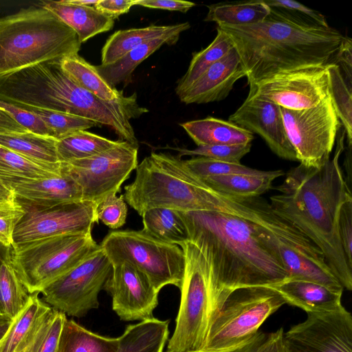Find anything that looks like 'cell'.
Here are the masks:
<instances>
[{
  "label": "cell",
  "mask_w": 352,
  "mask_h": 352,
  "mask_svg": "<svg viewBox=\"0 0 352 352\" xmlns=\"http://www.w3.org/2000/svg\"><path fill=\"white\" fill-rule=\"evenodd\" d=\"M248 94L287 109L315 107L329 96L327 65L306 67L276 74L250 86Z\"/></svg>",
  "instance_id": "4fadbf2b"
},
{
  "label": "cell",
  "mask_w": 352,
  "mask_h": 352,
  "mask_svg": "<svg viewBox=\"0 0 352 352\" xmlns=\"http://www.w3.org/2000/svg\"><path fill=\"white\" fill-rule=\"evenodd\" d=\"M41 6L50 11L77 34L82 44L94 36L110 30L114 19L94 7L79 6L68 3L65 0L42 1Z\"/></svg>",
  "instance_id": "7402d4cb"
},
{
  "label": "cell",
  "mask_w": 352,
  "mask_h": 352,
  "mask_svg": "<svg viewBox=\"0 0 352 352\" xmlns=\"http://www.w3.org/2000/svg\"><path fill=\"white\" fill-rule=\"evenodd\" d=\"M134 6L185 13L194 7L195 3L181 0H134Z\"/></svg>",
  "instance_id": "c3c4849f"
},
{
  "label": "cell",
  "mask_w": 352,
  "mask_h": 352,
  "mask_svg": "<svg viewBox=\"0 0 352 352\" xmlns=\"http://www.w3.org/2000/svg\"><path fill=\"white\" fill-rule=\"evenodd\" d=\"M180 25L153 24L144 28L115 32L108 38L102 49L101 65H109L116 62L133 49L177 29Z\"/></svg>",
  "instance_id": "484cf974"
},
{
  "label": "cell",
  "mask_w": 352,
  "mask_h": 352,
  "mask_svg": "<svg viewBox=\"0 0 352 352\" xmlns=\"http://www.w3.org/2000/svg\"><path fill=\"white\" fill-rule=\"evenodd\" d=\"M38 116L45 123L51 136L57 140L80 131L99 126L97 123L78 116L37 108L23 104H13Z\"/></svg>",
  "instance_id": "f35d334b"
},
{
  "label": "cell",
  "mask_w": 352,
  "mask_h": 352,
  "mask_svg": "<svg viewBox=\"0 0 352 352\" xmlns=\"http://www.w3.org/2000/svg\"><path fill=\"white\" fill-rule=\"evenodd\" d=\"M6 249H7V248H6V247H4V246H3L2 245L0 244V258L3 256V254L5 252ZM0 314H1V311H0Z\"/></svg>",
  "instance_id": "11a10c76"
},
{
  "label": "cell",
  "mask_w": 352,
  "mask_h": 352,
  "mask_svg": "<svg viewBox=\"0 0 352 352\" xmlns=\"http://www.w3.org/2000/svg\"><path fill=\"white\" fill-rule=\"evenodd\" d=\"M61 69L80 87L105 101H114L125 96L122 91L110 86L100 76L95 66L78 54L60 60Z\"/></svg>",
  "instance_id": "4316f807"
},
{
  "label": "cell",
  "mask_w": 352,
  "mask_h": 352,
  "mask_svg": "<svg viewBox=\"0 0 352 352\" xmlns=\"http://www.w3.org/2000/svg\"><path fill=\"white\" fill-rule=\"evenodd\" d=\"M307 314L283 333L285 352H352V316L343 306Z\"/></svg>",
  "instance_id": "5bb4252c"
},
{
  "label": "cell",
  "mask_w": 352,
  "mask_h": 352,
  "mask_svg": "<svg viewBox=\"0 0 352 352\" xmlns=\"http://www.w3.org/2000/svg\"><path fill=\"white\" fill-rule=\"evenodd\" d=\"M30 294L28 303L15 318L0 341V352H26L54 309L38 297Z\"/></svg>",
  "instance_id": "ffe728a7"
},
{
  "label": "cell",
  "mask_w": 352,
  "mask_h": 352,
  "mask_svg": "<svg viewBox=\"0 0 352 352\" xmlns=\"http://www.w3.org/2000/svg\"><path fill=\"white\" fill-rule=\"evenodd\" d=\"M332 63L338 65L344 72V78L351 87L352 41L349 37L344 36Z\"/></svg>",
  "instance_id": "7dc6e473"
},
{
  "label": "cell",
  "mask_w": 352,
  "mask_h": 352,
  "mask_svg": "<svg viewBox=\"0 0 352 352\" xmlns=\"http://www.w3.org/2000/svg\"><path fill=\"white\" fill-rule=\"evenodd\" d=\"M76 33L50 11L30 6L0 18V76L78 54Z\"/></svg>",
  "instance_id": "5b68a950"
},
{
  "label": "cell",
  "mask_w": 352,
  "mask_h": 352,
  "mask_svg": "<svg viewBox=\"0 0 352 352\" xmlns=\"http://www.w3.org/2000/svg\"><path fill=\"white\" fill-rule=\"evenodd\" d=\"M217 36L207 47L192 54L187 72L177 82L175 92L178 96L234 47L230 37L226 32L219 28H217Z\"/></svg>",
  "instance_id": "e575fe53"
},
{
  "label": "cell",
  "mask_w": 352,
  "mask_h": 352,
  "mask_svg": "<svg viewBox=\"0 0 352 352\" xmlns=\"http://www.w3.org/2000/svg\"><path fill=\"white\" fill-rule=\"evenodd\" d=\"M285 304L270 287L236 289L227 296L214 318L204 351L234 347L254 336L266 319Z\"/></svg>",
  "instance_id": "9c48e42d"
},
{
  "label": "cell",
  "mask_w": 352,
  "mask_h": 352,
  "mask_svg": "<svg viewBox=\"0 0 352 352\" xmlns=\"http://www.w3.org/2000/svg\"><path fill=\"white\" fill-rule=\"evenodd\" d=\"M272 287L282 296L285 303L298 307L307 313L330 311L342 306V292L316 283L287 279Z\"/></svg>",
  "instance_id": "44dd1931"
},
{
  "label": "cell",
  "mask_w": 352,
  "mask_h": 352,
  "mask_svg": "<svg viewBox=\"0 0 352 352\" xmlns=\"http://www.w3.org/2000/svg\"><path fill=\"white\" fill-rule=\"evenodd\" d=\"M100 246L112 265L128 261L135 265L157 292L168 285L181 288L185 258L178 245L162 241L142 229L110 232Z\"/></svg>",
  "instance_id": "ba28073f"
},
{
  "label": "cell",
  "mask_w": 352,
  "mask_h": 352,
  "mask_svg": "<svg viewBox=\"0 0 352 352\" xmlns=\"http://www.w3.org/2000/svg\"><path fill=\"white\" fill-rule=\"evenodd\" d=\"M14 319L8 317L6 315L0 314V341L3 339Z\"/></svg>",
  "instance_id": "816d5d0a"
},
{
  "label": "cell",
  "mask_w": 352,
  "mask_h": 352,
  "mask_svg": "<svg viewBox=\"0 0 352 352\" xmlns=\"http://www.w3.org/2000/svg\"><path fill=\"white\" fill-rule=\"evenodd\" d=\"M23 207L16 197L0 201V244L10 248L15 228L25 214Z\"/></svg>",
  "instance_id": "7bdbcfd3"
},
{
  "label": "cell",
  "mask_w": 352,
  "mask_h": 352,
  "mask_svg": "<svg viewBox=\"0 0 352 352\" xmlns=\"http://www.w3.org/2000/svg\"><path fill=\"white\" fill-rule=\"evenodd\" d=\"M118 338L102 336L67 319L56 352H116Z\"/></svg>",
  "instance_id": "4dcf8cb0"
},
{
  "label": "cell",
  "mask_w": 352,
  "mask_h": 352,
  "mask_svg": "<svg viewBox=\"0 0 352 352\" xmlns=\"http://www.w3.org/2000/svg\"><path fill=\"white\" fill-rule=\"evenodd\" d=\"M57 140L30 131L0 134V145L45 165L60 164L56 149Z\"/></svg>",
  "instance_id": "83f0119b"
},
{
  "label": "cell",
  "mask_w": 352,
  "mask_h": 352,
  "mask_svg": "<svg viewBox=\"0 0 352 352\" xmlns=\"http://www.w3.org/2000/svg\"><path fill=\"white\" fill-rule=\"evenodd\" d=\"M61 173L41 179H5L23 208L43 209L83 201L76 181L61 167Z\"/></svg>",
  "instance_id": "ac0fdd59"
},
{
  "label": "cell",
  "mask_w": 352,
  "mask_h": 352,
  "mask_svg": "<svg viewBox=\"0 0 352 352\" xmlns=\"http://www.w3.org/2000/svg\"><path fill=\"white\" fill-rule=\"evenodd\" d=\"M217 28L230 37L249 86L282 72L332 63L344 38L332 27L275 8L260 23Z\"/></svg>",
  "instance_id": "3957f363"
},
{
  "label": "cell",
  "mask_w": 352,
  "mask_h": 352,
  "mask_svg": "<svg viewBox=\"0 0 352 352\" xmlns=\"http://www.w3.org/2000/svg\"><path fill=\"white\" fill-rule=\"evenodd\" d=\"M338 231L347 263L352 267V195L349 196L341 206Z\"/></svg>",
  "instance_id": "f6af8a7d"
},
{
  "label": "cell",
  "mask_w": 352,
  "mask_h": 352,
  "mask_svg": "<svg viewBox=\"0 0 352 352\" xmlns=\"http://www.w3.org/2000/svg\"><path fill=\"white\" fill-rule=\"evenodd\" d=\"M183 162L186 167L199 179L211 176L234 174L261 177L274 176L277 178L285 175L281 170H261L241 164L226 162L200 156L183 160Z\"/></svg>",
  "instance_id": "8d00e7d4"
},
{
  "label": "cell",
  "mask_w": 352,
  "mask_h": 352,
  "mask_svg": "<svg viewBox=\"0 0 352 352\" xmlns=\"http://www.w3.org/2000/svg\"><path fill=\"white\" fill-rule=\"evenodd\" d=\"M103 289L111 296L112 309L120 320L142 321L153 317L159 292L147 276L131 263L113 264Z\"/></svg>",
  "instance_id": "2e32d148"
},
{
  "label": "cell",
  "mask_w": 352,
  "mask_h": 352,
  "mask_svg": "<svg viewBox=\"0 0 352 352\" xmlns=\"http://www.w3.org/2000/svg\"><path fill=\"white\" fill-rule=\"evenodd\" d=\"M99 247L91 232L58 235L12 245L11 260L28 293L40 294Z\"/></svg>",
  "instance_id": "52a82bcc"
},
{
  "label": "cell",
  "mask_w": 352,
  "mask_h": 352,
  "mask_svg": "<svg viewBox=\"0 0 352 352\" xmlns=\"http://www.w3.org/2000/svg\"><path fill=\"white\" fill-rule=\"evenodd\" d=\"M0 195L6 199L14 198L15 196L11 189L4 184L0 177Z\"/></svg>",
  "instance_id": "f5cc1de1"
},
{
  "label": "cell",
  "mask_w": 352,
  "mask_h": 352,
  "mask_svg": "<svg viewBox=\"0 0 352 352\" xmlns=\"http://www.w3.org/2000/svg\"><path fill=\"white\" fill-rule=\"evenodd\" d=\"M5 199H4V198H3V197H2L1 196H0V201H3V200H5ZM6 200H7V199H6Z\"/></svg>",
  "instance_id": "9f6ffc18"
},
{
  "label": "cell",
  "mask_w": 352,
  "mask_h": 352,
  "mask_svg": "<svg viewBox=\"0 0 352 352\" xmlns=\"http://www.w3.org/2000/svg\"><path fill=\"white\" fill-rule=\"evenodd\" d=\"M245 76L240 56L233 47L180 94L179 98L186 104L222 100L228 96L234 83Z\"/></svg>",
  "instance_id": "d6986e66"
},
{
  "label": "cell",
  "mask_w": 352,
  "mask_h": 352,
  "mask_svg": "<svg viewBox=\"0 0 352 352\" xmlns=\"http://www.w3.org/2000/svg\"><path fill=\"white\" fill-rule=\"evenodd\" d=\"M96 204L80 201L50 208H24L25 214L16 225L13 244L48 237L91 232L95 223Z\"/></svg>",
  "instance_id": "9a60e30c"
},
{
  "label": "cell",
  "mask_w": 352,
  "mask_h": 352,
  "mask_svg": "<svg viewBox=\"0 0 352 352\" xmlns=\"http://www.w3.org/2000/svg\"><path fill=\"white\" fill-rule=\"evenodd\" d=\"M66 315L54 309L26 352H56Z\"/></svg>",
  "instance_id": "60d3db41"
},
{
  "label": "cell",
  "mask_w": 352,
  "mask_h": 352,
  "mask_svg": "<svg viewBox=\"0 0 352 352\" xmlns=\"http://www.w3.org/2000/svg\"><path fill=\"white\" fill-rule=\"evenodd\" d=\"M138 145L119 140L99 154L61 163V167L80 186L82 200L97 204L120 191L138 165Z\"/></svg>",
  "instance_id": "7c38bea8"
},
{
  "label": "cell",
  "mask_w": 352,
  "mask_h": 352,
  "mask_svg": "<svg viewBox=\"0 0 352 352\" xmlns=\"http://www.w3.org/2000/svg\"><path fill=\"white\" fill-rule=\"evenodd\" d=\"M169 322L153 317L128 325L118 338L116 352H163L168 338Z\"/></svg>",
  "instance_id": "d4e9b609"
},
{
  "label": "cell",
  "mask_w": 352,
  "mask_h": 352,
  "mask_svg": "<svg viewBox=\"0 0 352 352\" xmlns=\"http://www.w3.org/2000/svg\"><path fill=\"white\" fill-rule=\"evenodd\" d=\"M28 131L17 123L6 111L0 108V134L24 133Z\"/></svg>",
  "instance_id": "f907efd6"
},
{
  "label": "cell",
  "mask_w": 352,
  "mask_h": 352,
  "mask_svg": "<svg viewBox=\"0 0 352 352\" xmlns=\"http://www.w3.org/2000/svg\"><path fill=\"white\" fill-rule=\"evenodd\" d=\"M270 10L263 0L218 3L208 6L204 21L215 22L218 25H248L261 22Z\"/></svg>",
  "instance_id": "f1b7e54d"
},
{
  "label": "cell",
  "mask_w": 352,
  "mask_h": 352,
  "mask_svg": "<svg viewBox=\"0 0 352 352\" xmlns=\"http://www.w3.org/2000/svg\"><path fill=\"white\" fill-rule=\"evenodd\" d=\"M251 146L252 143L198 146L193 149L170 146L167 148L178 151L179 157L184 155L200 156L226 162L241 164V160L250 151Z\"/></svg>",
  "instance_id": "ab89813d"
},
{
  "label": "cell",
  "mask_w": 352,
  "mask_h": 352,
  "mask_svg": "<svg viewBox=\"0 0 352 352\" xmlns=\"http://www.w3.org/2000/svg\"><path fill=\"white\" fill-rule=\"evenodd\" d=\"M263 1L270 8L296 12L320 25L329 26L324 15L299 2L293 0H263Z\"/></svg>",
  "instance_id": "bcb514c9"
},
{
  "label": "cell",
  "mask_w": 352,
  "mask_h": 352,
  "mask_svg": "<svg viewBox=\"0 0 352 352\" xmlns=\"http://www.w3.org/2000/svg\"><path fill=\"white\" fill-rule=\"evenodd\" d=\"M127 212L128 207L123 195L108 196L98 202L96 206L98 221L113 230L124 225Z\"/></svg>",
  "instance_id": "b9f144b4"
},
{
  "label": "cell",
  "mask_w": 352,
  "mask_h": 352,
  "mask_svg": "<svg viewBox=\"0 0 352 352\" xmlns=\"http://www.w3.org/2000/svg\"><path fill=\"white\" fill-rule=\"evenodd\" d=\"M0 108L6 111L17 123L28 131L52 137L43 120L34 113L15 104L0 100Z\"/></svg>",
  "instance_id": "ee69618b"
},
{
  "label": "cell",
  "mask_w": 352,
  "mask_h": 352,
  "mask_svg": "<svg viewBox=\"0 0 352 352\" xmlns=\"http://www.w3.org/2000/svg\"><path fill=\"white\" fill-rule=\"evenodd\" d=\"M133 6L134 0H98L94 8L115 19L128 12Z\"/></svg>",
  "instance_id": "681fc988"
},
{
  "label": "cell",
  "mask_w": 352,
  "mask_h": 352,
  "mask_svg": "<svg viewBox=\"0 0 352 352\" xmlns=\"http://www.w3.org/2000/svg\"><path fill=\"white\" fill-rule=\"evenodd\" d=\"M118 142L85 130L57 140L56 149L60 162L66 163L96 155Z\"/></svg>",
  "instance_id": "836d02e7"
},
{
  "label": "cell",
  "mask_w": 352,
  "mask_h": 352,
  "mask_svg": "<svg viewBox=\"0 0 352 352\" xmlns=\"http://www.w3.org/2000/svg\"><path fill=\"white\" fill-rule=\"evenodd\" d=\"M280 111L300 164L318 168L325 164L330 159L342 126L330 96L309 109L280 107Z\"/></svg>",
  "instance_id": "30bf717a"
},
{
  "label": "cell",
  "mask_w": 352,
  "mask_h": 352,
  "mask_svg": "<svg viewBox=\"0 0 352 352\" xmlns=\"http://www.w3.org/2000/svg\"><path fill=\"white\" fill-rule=\"evenodd\" d=\"M190 27L188 22L182 23L177 29L138 46L116 62L109 65H97L95 67L100 76L113 87L122 82H129L133 72L139 64L162 45L175 44L181 33Z\"/></svg>",
  "instance_id": "603a6c76"
},
{
  "label": "cell",
  "mask_w": 352,
  "mask_h": 352,
  "mask_svg": "<svg viewBox=\"0 0 352 352\" xmlns=\"http://www.w3.org/2000/svg\"><path fill=\"white\" fill-rule=\"evenodd\" d=\"M61 163L45 165L0 145V177L5 179H41L61 173Z\"/></svg>",
  "instance_id": "d590c367"
},
{
  "label": "cell",
  "mask_w": 352,
  "mask_h": 352,
  "mask_svg": "<svg viewBox=\"0 0 352 352\" xmlns=\"http://www.w3.org/2000/svg\"><path fill=\"white\" fill-rule=\"evenodd\" d=\"M276 178L234 174L211 176L200 180L219 193L236 198H253L271 189Z\"/></svg>",
  "instance_id": "d6a6232c"
},
{
  "label": "cell",
  "mask_w": 352,
  "mask_h": 352,
  "mask_svg": "<svg viewBox=\"0 0 352 352\" xmlns=\"http://www.w3.org/2000/svg\"><path fill=\"white\" fill-rule=\"evenodd\" d=\"M143 229L155 237L178 245L189 241L181 212L166 208H153L142 215Z\"/></svg>",
  "instance_id": "1f68e13d"
},
{
  "label": "cell",
  "mask_w": 352,
  "mask_h": 352,
  "mask_svg": "<svg viewBox=\"0 0 352 352\" xmlns=\"http://www.w3.org/2000/svg\"><path fill=\"white\" fill-rule=\"evenodd\" d=\"M180 126L198 146L250 144L254 139L250 131L230 122L208 116L188 121Z\"/></svg>",
  "instance_id": "cb8c5ba5"
},
{
  "label": "cell",
  "mask_w": 352,
  "mask_h": 352,
  "mask_svg": "<svg viewBox=\"0 0 352 352\" xmlns=\"http://www.w3.org/2000/svg\"><path fill=\"white\" fill-rule=\"evenodd\" d=\"M329 74V96L342 127L349 145L352 144V94L340 67L333 63L327 65Z\"/></svg>",
  "instance_id": "74e56055"
},
{
  "label": "cell",
  "mask_w": 352,
  "mask_h": 352,
  "mask_svg": "<svg viewBox=\"0 0 352 352\" xmlns=\"http://www.w3.org/2000/svg\"><path fill=\"white\" fill-rule=\"evenodd\" d=\"M68 3L85 6V7H94L98 0H65Z\"/></svg>",
  "instance_id": "db71d44e"
},
{
  "label": "cell",
  "mask_w": 352,
  "mask_h": 352,
  "mask_svg": "<svg viewBox=\"0 0 352 352\" xmlns=\"http://www.w3.org/2000/svg\"><path fill=\"white\" fill-rule=\"evenodd\" d=\"M185 258L181 300L165 352L204 351L210 324L230 292L219 285L204 256L190 241L179 245Z\"/></svg>",
  "instance_id": "8992f818"
},
{
  "label": "cell",
  "mask_w": 352,
  "mask_h": 352,
  "mask_svg": "<svg viewBox=\"0 0 352 352\" xmlns=\"http://www.w3.org/2000/svg\"><path fill=\"white\" fill-rule=\"evenodd\" d=\"M228 121L259 135L279 157L297 161L278 104L248 94L242 104L230 115Z\"/></svg>",
  "instance_id": "e0dca14e"
},
{
  "label": "cell",
  "mask_w": 352,
  "mask_h": 352,
  "mask_svg": "<svg viewBox=\"0 0 352 352\" xmlns=\"http://www.w3.org/2000/svg\"><path fill=\"white\" fill-rule=\"evenodd\" d=\"M126 204L140 215L153 208L180 212L217 211L240 217L243 201L208 187L178 155L152 152L135 168L134 180L124 186Z\"/></svg>",
  "instance_id": "277c9868"
},
{
  "label": "cell",
  "mask_w": 352,
  "mask_h": 352,
  "mask_svg": "<svg viewBox=\"0 0 352 352\" xmlns=\"http://www.w3.org/2000/svg\"><path fill=\"white\" fill-rule=\"evenodd\" d=\"M30 294L19 278L11 260V247L0 258V311L14 319L26 306Z\"/></svg>",
  "instance_id": "f546056e"
},
{
  "label": "cell",
  "mask_w": 352,
  "mask_h": 352,
  "mask_svg": "<svg viewBox=\"0 0 352 352\" xmlns=\"http://www.w3.org/2000/svg\"><path fill=\"white\" fill-rule=\"evenodd\" d=\"M342 126L337 135L333 156L320 167L301 164L291 168L270 197V207L304 233L323 254L344 289H352V267L347 263L338 236L340 210L352 195L339 163L344 150Z\"/></svg>",
  "instance_id": "7a4b0ae2"
},
{
  "label": "cell",
  "mask_w": 352,
  "mask_h": 352,
  "mask_svg": "<svg viewBox=\"0 0 352 352\" xmlns=\"http://www.w3.org/2000/svg\"><path fill=\"white\" fill-rule=\"evenodd\" d=\"M181 214L189 241L201 252L223 289L272 287L287 279L276 241L265 227L226 212Z\"/></svg>",
  "instance_id": "6da1fadb"
},
{
  "label": "cell",
  "mask_w": 352,
  "mask_h": 352,
  "mask_svg": "<svg viewBox=\"0 0 352 352\" xmlns=\"http://www.w3.org/2000/svg\"><path fill=\"white\" fill-rule=\"evenodd\" d=\"M111 270L112 264L100 246L40 294L53 309L69 316L83 317L98 307V294Z\"/></svg>",
  "instance_id": "8fae6325"
}]
</instances>
